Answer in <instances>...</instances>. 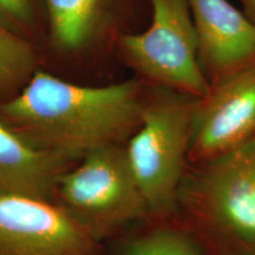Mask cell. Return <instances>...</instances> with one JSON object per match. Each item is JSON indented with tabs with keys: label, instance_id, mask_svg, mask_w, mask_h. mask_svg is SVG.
I'll use <instances>...</instances> for the list:
<instances>
[{
	"label": "cell",
	"instance_id": "1",
	"mask_svg": "<svg viewBox=\"0 0 255 255\" xmlns=\"http://www.w3.org/2000/svg\"><path fill=\"white\" fill-rule=\"evenodd\" d=\"M146 89L139 77L82 87L38 71L0 103V121L31 145L78 162L95 149L129 141L141 126Z\"/></svg>",
	"mask_w": 255,
	"mask_h": 255
},
{
	"label": "cell",
	"instance_id": "2",
	"mask_svg": "<svg viewBox=\"0 0 255 255\" xmlns=\"http://www.w3.org/2000/svg\"><path fill=\"white\" fill-rule=\"evenodd\" d=\"M175 218L203 255H255V141L188 164Z\"/></svg>",
	"mask_w": 255,
	"mask_h": 255
},
{
	"label": "cell",
	"instance_id": "3",
	"mask_svg": "<svg viewBox=\"0 0 255 255\" xmlns=\"http://www.w3.org/2000/svg\"><path fill=\"white\" fill-rule=\"evenodd\" d=\"M196 101L148 84L141 126L126 143V151L150 220L176 216L177 191L189 164Z\"/></svg>",
	"mask_w": 255,
	"mask_h": 255
},
{
	"label": "cell",
	"instance_id": "4",
	"mask_svg": "<svg viewBox=\"0 0 255 255\" xmlns=\"http://www.w3.org/2000/svg\"><path fill=\"white\" fill-rule=\"evenodd\" d=\"M53 203L101 244L150 220L126 144L88 152L62 175Z\"/></svg>",
	"mask_w": 255,
	"mask_h": 255
},
{
	"label": "cell",
	"instance_id": "5",
	"mask_svg": "<svg viewBox=\"0 0 255 255\" xmlns=\"http://www.w3.org/2000/svg\"><path fill=\"white\" fill-rule=\"evenodd\" d=\"M152 17L142 33H120L116 45L137 77L200 98L209 84L197 59L199 40L188 0H150Z\"/></svg>",
	"mask_w": 255,
	"mask_h": 255
},
{
	"label": "cell",
	"instance_id": "6",
	"mask_svg": "<svg viewBox=\"0 0 255 255\" xmlns=\"http://www.w3.org/2000/svg\"><path fill=\"white\" fill-rule=\"evenodd\" d=\"M255 141V62L210 83L197 98L189 163H200Z\"/></svg>",
	"mask_w": 255,
	"mask_h": 255
},
{
	"label": "cell",
	"instance_id": "7",
	"mask_svg": "<svg viewBox=\"0 0 255 255\" xmlns=\"http://www.w3.org/2000/svg\"><path fill=\"white\" fill-rule=\"evenodd\" d=\"M0 255H107L49 201L0 197Z\"/></svg>",
	"mask_w": 255,
	"mask_h": 255
},
{
	"label": "cell",
	"instance_id": "8",
	"mask_svg": "<svg viewBox=\"0 0 255 255\" xmlns=\"http://www.w3.org/2000/svg\"><path fill=\"white\" fill-rule=\"evenodd\" d=\"M208 84L255 62V25L228 0H188Z\"/></svg>",
	"mask_w": 255,
	"mask_h": 255
},
{
	"label": "cell",
	"instance_id": "9",
	"mask_svg": "<svg viewBox=\"0 0 255 255\" xmlns=\"http://www.w3.org/2000/svg\"><path fill=\"white\" fill-rule=\"evenodd\" d=\"M76 163L31 145L0 121V197L53 202L60 177Z\"/></svg>",
	"mask_w": 255,
	"mask_h": 255
},
{
	"label": "cell",
	"instance_id": "10",
	"mask_svg": "<svg viewBox=\"0 0 255 255\" xmlns=\"http://www.w3.org/2000/svg\"><path fill=\"white\" fill-rule=\"evenodd\" d=\"M51 34L65 51L88 45L107 21L109 0H45Z\"/></svg>",
	"mask_w": 255,
	"mask_h": 255
},
{
	"label": "cell",
	"instance_id": "11",
	"mask_svg": "<svg viewBox=\"0 0 255 255\" xmlns=\"http://www.w3.org/2000/svg\"><path fill=\"white\" fill-rule=\"evenodd\" d=\"M122 247L119 255H203L176 218L149 220Z\"/></svg>",
	"mask_w": 255,
	"mask_h": 255
},
{
	"label": "cell",
	"instance_id": "12",
	"mask_svg": "<svg viewBox=\"0 0 255 255\" xmlns=\"http://www.w3.org/2000/svg\"><path fill=\"white\" fill-rule=\"evenodd\" d=\"M33 65L30 44L0 25V103L23 89L31 78Z\"/></svg>",
	"mask_w": 255,
	"mask_h": 255
},
{
	"label": "cell",
	"instance_id": "13",
	"mask_svg": "<svg viewBox=\"0 0 255 255\" xmlns=\"http://www.w3.org/2000/svg\"><path fill=\"white\" fill-rule=\"evenodd\" d=\"M33 23L34 0H0V25L6 30L21 37Z\"/></svg>",
	"mask_w": 255,
	"mask_h": 255
},
{
	"label": "cell",
	"instance_id": "14",
	"mask_svg": "<svg viewBox=\"0 0 255 255\" xmlns=\"http://www.w3.org/2000/svg\"><path fill=\"white\" fill-rule=\"evenodd\" d=\"M242 5V12L255 25V0H239Z\"/></svg>",
	"mask_w": 255,
	"mask_h": 255
}]
</instances>
